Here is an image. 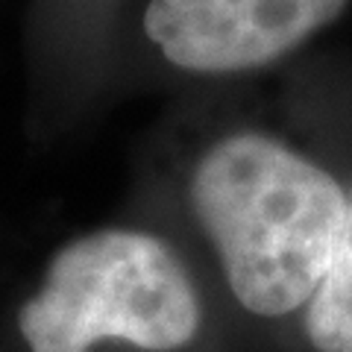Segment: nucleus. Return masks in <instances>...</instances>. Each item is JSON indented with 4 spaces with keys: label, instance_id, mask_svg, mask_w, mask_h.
I'll return each mask as SVG.
<instances>
[{
    "label": "nucleus",
    "instance_id": "4",
    "mask_svg": "<svg viewBox=\"0 0 352 352\" xmlns=\"http://www.w3.org/2000/svg\"><path fill=\"white\" fill-rule=\"evenodd\" d=\"M296 338L311 352H352V179L346 182V214L332 264Z\"/></svg>",
    "mask_w": 352,
    "mask_h": 352
},
{
    "label": "nucleus",
    "instance_id": "1",
    "mask_svg": "<svg viewBox=\"0 0 352 352\" xmlns=\"http://www.w3.org/2000/svg\"><path fill=\"white\" fill-rule=\"evenodd\" d=\"M138 217L179 241L226 332L247 344L294 329L320 291L346 182L256 112L247 85L197 91L159 132Z\"/></svg>",
    "mask_w": 352,
    "mask_h": 352
},
{
    "label": "nucleus",
    "instance_id": "3",
    "mask_svg": "<svg viewBox=\"0 0 352 352\" xmlns=\"http://www.w3.org/2000/svg\"><path fill=\"white\" fill-rule=\"evenodd\" d=\"M352 0H126L132 59L191 91L250 85L302 53Z\"/></svg>",
    "mask_w": 352,
    "mask_h": 352
},
{
    "label": "nucleus",
    "instance_id": "2",
    "mask_svg": "<svg viewBox=\"0 0 352 352\" xmlns=\"http://www.w3.org/2000/svg\"><path fill=\"white\" fill-rule=\"evenodd\" d=\"M226 335L191 252L135 217L47 252L12 296L3 352H223Z\"/></svg>",
    "mask_w": 352,
    "mask_h": 352
}]
</instances>
